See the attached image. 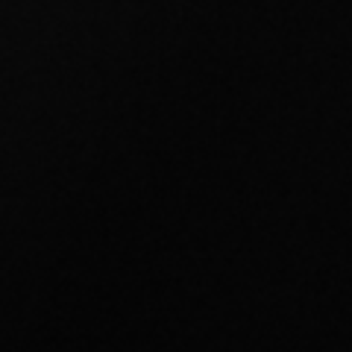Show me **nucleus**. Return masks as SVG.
<instances>
[]
</instances>
